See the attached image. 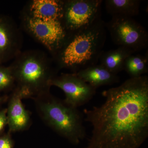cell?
Wrapping results in <instances>:
<instances>
[{
    "instance_id": "cell-1",
    "label": "cell",
    "mask_w": 148,
    "mask_h": 148,
    "mask_svg": "<svg viewBox=\"0 0 148 148\" xmlns=\"http://www.w3.org/2000/svg\"><path fill=\"white\" fill-rule=\"evenodd\" d=\"M100 106L85 109L92 126L86 148H138L148 137V77L130 78L103 91Z\"/></svg>"
},
{
    "instance_id": "cell-2",
    "label": "cell",
    "mask_w": 148,
    "mask_h": 148,
    "mask_svg": "<svg viewBox=\"0 0 148 148\" xmlns=\"http://www.w3.org/2000/svg\"><path fill=\"white\" fill-rule=\"evenodd\" d=\"M106 22L100 19L86 29L67 33L62 44L51 54L58 70L76 73L98 64L107 38Z\"/></svg>"
},
{
    "instance_id": "cell-3",
    "label": "cell",
    "mask_w": 148,
    "mask_h": 148,
    "mask_svg": "<svg viewBox=\"0 0 148 148\" xmlns=\"http://www.w3.org/2000/svg\"><path fill=\"white\" fill-rule=\"evenodd\" d=\"M53 65L52 58L39 49L21 51L16 56L9 66L23 98L49 92L51 81L59 71Z\"/></svg>"
},
{
    "instance_id": "cell-4",
    "label": "cell",
    "mask_w": 148,
    "mask_h": 148,
    "mask_svg": "<svg viewBox=\"0 0 148 148\" xmlns=\"http://www.w3.org/2000/svg\"><path fill=\"white\" fill-rule=\"evenodd\" d=\"M41 116L56 132L74 145L85 137L83 118L73 108L51 95L50 92L34 98Z\"/></svg>"
},
{
    "instance_id": "cell-5",
    "label": "cell",
    "mask_w": 148,
    "mask_h": 148,
    "mask_svg": "<svg viewBox=\"0 0 148 148\" xmlns=\"http://www.w3.org/2000/svg\"><path fill=\"white\" fill-rule=\"evenodd\" d=\"M106 27L113 42L119 47L127 48L135 52L147 47V31L133 17L112 16L106 23Z\"/></svg>"
},
{
    "instance_id": "cell-6",
    "label": "cell",
    "mask_w": 148,
    "mask_h": 148,
    "mask_svg": "<svg viewBox=\"0 0 148 148\" xmlns=\"http://www.w3.org/2000/svg\"><path fill=\"white\" fill-rule=\"evenodd\" d=\"M102 0H64L61 24L66 33L90 27L101 18Z\"/></svg>"
},
{
    "instance_id": "cell-7",
    "label": "cell",
    "mask_w": 148,
    "mask_h": 148,
    "mask_svg": "<svg viewBox=\"0 0 148 148\" xmlns=\"http://www.w3.org/2000/svg\"><path fill=\"white\" fill-rule=\"evenodd\" d=\"M21 26L34 39L52 54L58 49L67 33L59 20H43L34 18L21 11Z\"/></svg>"
},
{
    "instance_id": "cell-8",
    "label": "cell",
    "mask_w": 148,
    "mask_h": 148,
    "mask_svg": "<svg viewBox=\"0 0 148 148\" xmlns=\"http://www.w3.org/2000/svg\"><path fill=\"white\" fill-rule=\"evenodd\" d=\"M50 85L63 90L66 96L64 102L75 108L89 102L96 92V88L74 73L57 75L51 80Z\"/></svg>"
},
{
    "instance_id": "cell-9",
    "label": "cell",
    "mask_w": 148,
    "mask_h": 148,
    "mask_svg": "<svg viewBox=\"0 0 148 148\" xmlns=\"http://www.w3.org/2000/svg\"><path fill=\"white\" fill-rule=\"evenodd\" d=\"M23 38L14 19L0 15V64L13 60L21 51Z\"/></svg>"
},
{
    "instance_id": "cell-10",
    "label": "cell",
    "mask_w": 148,
    "mask_h": 148,
    "mask_svg": "<svg viewBox=\"0 0 148 148\" xmlns=\"http://www.w3.org/2000/svg\"><path fill=\"white\" fill-rule=\"evenodd\" d=\"M23 98L20 89L16 87L10 98L7 109L8 125L10 132L24 130L30 123V115L21 101Z\"/></svg>"
},
{
    "instance_id": "cell-11",
    "label": "cell",
    "mask_w": 148,
    "mask_h": 148,
    "mask_svg": "<svg viewBox=\"0 0 148 148\" xmlns=\"http://www.w3.org/2000/svg\"><path fill=\"white\" fill-rule=\"evenodd\" d=\"M63 0H32L23 10L29 16L43 20H61Z\"/></svg>"
},
{
    "instance_id": "cell-12",
    "label": "cell",
    "mask_w": 148,
    "mask_h": 148,
    "mask_svg": "<svg viewBox=\"0 0 148 148\" xmlns=\"http://www.w3.org/2000/svg\"><path fill=\"white\" fill-rule=\"evenodd\" d=\"M80 78L97 89L100 86L111 85L119 82V77L109 71L101 64L89 66L75 73Z\"/></svg>"
},
{
    "instance_id": "cell-13",
    "label": "cell",
    "mask_w": 148,
    "mask_h": 148,
    "mask_svg": "<svg viewBox=\"0 0 148 148\" xmlns=\"http://www.w3.org/2000/svg\"><path fill=\"white\" fill-rule=\"evenodd\" d=\"M135 52L132 49L123 47H119L115 49L103 51L99 61L100 64L109 71L115 75L123 71L126 58Z\"/></svg>"
},
{
    "instance_id": "cell-14",
    "label": "cell",
    "mask_w": 148,
    "mask_h": 148,
    "mask_svg": "<svg viewBox=\"0 0 148 148\" xmlns=\"http://www.w3.org/2000/svg\"><path fill=\"white\" fill-rule=\"evenodd\" d=\"M106 10L112 16L133 17L140 13V0H106Z\"/></svg>"
},
{
    "instance_id": "cell-15",
    "label": "cell",
    "mask_w": 148,
    "mask_h": 148,
    "mask_svg": "<svg viewBox=\"0 0 148 148\" xmlns=\"http://www.w3.org/2000/svg\"><path fill=\"white\" fill-rule=\"evenodd\" d=\"M134 53L126 58L123 67V71L127 73L130 78L142 76L148 71L147 52L145 55Z\"/></svg>"
},
{
    "instance_id": "cell-16",
    "label": "cell",
    "mask_w": 148,
    "mask_h": 148,
    "mask_svg": "<svg viewBox=\"0 0 148 148\" xmlns=\"http://www.w3.org/2000/svg\"><path fill=\"white\" fill-rule=\"evenodd\" d=\"M15 83L10 67L0 64V92L12 88Z\"/></svg>"
},
{
    "instance_id": "cell-17",
    "label": "cell",
    "mask_w": 148,
    "mask_h": 148,
    "mask_svg": "<svg viewBox=\"0 0 148 148\" xmlns=\"http://www.w3.org/2000/svg\"><path fill=\"white\" fill-rule=\"evenodd\" d=\"M14 142L10 134L0 136V148H14Z\"/></svg>"
},
{
    "instance_id": "cell-18",
    "label": "cell",
    "mask_w": 148,
    "mask_h": 148,
    "mask_svg": "<svg viewBox=\"0 0 148 148\" xmlns=\"http://www.w3.org/2000/svg\"><path fill=\"white\" fill-rule=\"evenodd\" d=\"M7 109L0 111V133L8 125V118Z\"/></svg>"
},
{
    "instance_id": "cell-19",
    "label": "cell",
    "mask_w": 148,
    "mask_h": 148,
    "mask_svg": "<svg viewBox=\"0 0 148 148\" xmlns=\"http://www.w3.org/2000/svg\"><path fill=\"white\" fill-rule=\"evenodd\" d=\"M6 98V96H0V106L4 101H5Z\"/></svg>"
}]
</instances>
